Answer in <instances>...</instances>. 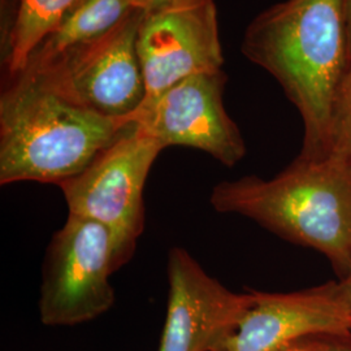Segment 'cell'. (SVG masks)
<instances>
[{
	"label": "cell",
	"mask_w": 351,
	"mask_h": 351,
	"mask_svg": "<svg viewBox=\"0 0 351 351\" xmlns=\"http://www.w3.org/2000/svg\"><path fill=\"white\" fill-rule=\"evenodd\" d=\"M217 213L249 217L295 245L322 252L339 278L351 265V162L298 158L271 180L256 176L216 185Z\"/></svg>",
	"instance_id": "7a4b0ae2"
},
{
	"label": "cell",
	"mask_w": 351,
	"mask_h": 351,
	"mask_svg": "<svg viewBox=\"0 0 351 351\" xmlns=\"http://www.w3.org/2000/svg\"><path fill=\"white\" fill-rule=\"evenodd\" d=\"M329 155L351 162V62L333 103L326 156Z\"/></svg>",
	"instance_id": "4fadbf2b"
},
{
	"label": "cell",
	"mask_w": 351,
	"mask_h": 351,
	"mask_svg": "<svg viewBox=\"0 0 351 351\" xmlns=\"http://www.w3.org/2000/svg\"><path fill=\"white\" fill-rule=\"evenodd\" d=\"M129 123L81 107L36 77L14 75L0 97V184L62 185Z\"/></svg>",
	"instance_id": "3957f363"
},
{
	"label": "cell",
	"mask_w": 351,
	"mask_h": 351,
	"mask_svg": "<svg viewBox=\"0 0 351 351\" xmlns=\"http://www.w3.org/2000/svg\"><path fill=\"white\" fill-rule=\"evenodd\" d=\"M163 149L130 121L81 173L59 185L69 215L110 228L132 256L145 226V184Z\"/></svg>",
	"instance_id": "8992f818"
},
{
	"label": "cell",
	"mask_w": 351,
	"mask_h": 351,
	"mask_svg": "<svg viewBox=\"0 0 351 351\" xmlns=\"http://www.w3.org/2000/svg\"><path fill=\"white\" fill-rule=\"evenodd\" d=\"M280 351H303L302 350L301 348H298L295 343H293V345H290L289 348H287V349H284V350H280Z\"/></svg>",
	"instance_id": "ac0fdd59"
},
{
	"label": "cell",
	"mask_w": 351,
	"mask_h": 351,
	"mask_svg": "<svg viewBox=\"0 0 351 351\" xmlns=\"http://www.w3.org/2000/svg\"><path fill=\"white\" fill-rule=\"evenodd\" d=\"M342 3H343V14H345L348 45H349V56H350L351 62V0H342Z\"/></svg>",
	"instance_id": "e0dca14e"
},
{
	"label": "cell",
	"mask_w": 351,
	"mask_h": 351,
	"mask_svg": "<svg viewBox=\"0 0 351 351\" xmlns=\"http://www.w3.org/2000/svg\"><path fill=\"white\" fill-rule=\"evenodd\" d=\"M129 259L110 228L68 215L46 254L39 298L42 323L77 326L107 313L114 302L111 275Z\"/></svg>",
	"instance_id": "277c9868"
},
{
	"label": "cell",
	"mask_w": 351,
	"mask_h": 351,
	"mask_svg": "<svg viewBox=\"0 0 351 351\" xmlns=\"http://www.w3.org/2000/svg\"><path fill=\"white\" fill-rule=\"evenodd\" d=\"M169 295L159 351H224L252 303L207 275L181 247L168 258Z\"/></svg>",
	"instance_id": "ba28073f"
},
{
	"label": "cell",
	"mask_w": 351,
	"mask_h": 351,
	"mask_svg": "<svg viewBox=\"0 0 351 351\" xmlns=\"http://www.w3.org/2000/svg\"><path fill=\"white\" fill-rule=\"evenodd\" d=\"M143 14L134 10L99 39L64 53L37 71L20 75L36 77L93 112L130 121L146 99L137 52Z\"/></svg>",
	"instance_id": "5b68a950"
},
{
	"label": "cell",
	"mask_w": 351,
	"mask_h": 351,
	"mask_svg": "<svg viewBox=\"0 0 351 351\" xmlns=\"http://www.w3.org/2000/svg\"><path fill=\"white\" fill-rule=\"evenodd\" d=\"M242 53L276 78L301 114L302 158L328 154L333 103L350 65L342 0H285L247 26Z\"/></svg>",
	"instance_id": "6da1fadb"
},
{
	"label": "cell",
	"mask_w": 351,
	"mask_h": 351,
	"mask_svg": "<svg viewBox=\"0 0 351 351\" xmlns=\"http://www.w3.org/2000/svg\"><path fill=\"white\" fill-rule=\"evenodd\" d=\"M303 351H351V332L320 335L295 342Z\"/></svg>",
	"instance_id": "9a60e30c"
},
{
	"label": "cell",
	"mask_w": 351,
	"mask_h": 351,
	"mask_svg": "<svg viewBox=\"0 0 351 351\" xmlns=\"http://www.w3.org/2000/svg\"><path fill=\"white\" fill-rule=\"evenodd\" d=\"M224 71L190 75L143 101L130 121L164 149L185 146L204 151L226 167L246 155V145L224 107Z\"/></svg>",
	"instance_id": "52a82bcc"
},
{
	"label": "cell",
	"mask_w": 351,
	"mask_h": 351,
	"mask_svg": "<svg viewBox=\"0 0 351 351\" xmlns=\"http://www.w3.org/2000/svg\"><path fill=\"white\" fill-rule=\"evenodd\" d=\"M80 0H20L10 32L8 73L11 78L25 69L38 45L50 34Z\"/></svg>",
	"instance_id": "7c38bea8"
},
{
	"label": "cell",
	"mask_w": 351,
	"mask_h": 351,
	"mask_svg": "<svg viewBox=\"0 0 351 351\" xmlns=\"http://www.w3.org/2000/svg\"><path fill=\"white\" fill-rule=\"evenodd\" d=\"M132 11L128 0H80L38 45L23 72L37 71L64 53L99 39Z\"/></svg>",
	"instance_id": "8fae6325"
},
{
	"label": "cell",
	"mask_w": 351,
	"mask_h": 351,
	"mask_svg": "<svg viewBox=\"0 0 351 351\" xmlns=\"http://www.w3.org/2000/svg\"><path fill=\"white\" fill-rule=\"evenodd\" d=\"M213 1V0H128L133 10H138L146 14L191 10Z\"/></svg>",
	"instance_id": "5bb4252c"
},
{
	"label": "cell",
	"mask_w": 351,
	"mask_h": 351,
	"mask_svg": "<svg viewBox=\"0 0 351 351\" xmlns=\"http://www.w3.org/2000/svg\"><path fill=\"white\" fill-rule=\"evenodd\" d=\"M337 284H339V294L351 313V265L346 275L339 278Z\"/></svg>",
	"instance_id": "2e32d148"
},
{
	"label": "cell",
	"mask_w": 351,
	"mask_h": 351,
	"mask_svg": "<svg viewBox=\"0 0 351 351\" xmlns=\"http://www.w3.org/2000/svg\"><path fill=\"white\" fill-rule=\"evenodd\" d=\"M137 52L146 85L145 101L190 75L221 71L224 56L215 1L184 11L145 13Z\"/></svg>",
	"instance_id": "9c48e42d"
},
{
	"label": "cell",
	"mask_w": 351,
	"mask_h": 351,
	"mask_svg": "<svg viewBox=\"0 0 351 351\" xmlns=\"http://www.w3.org/2000/svg\"><path fill=\"white\" fill-rule=\"evenodd\" d=\"M351 332L337 281L293 293L252 291V303L224 351H280L300 339Z\"/></svg>",
	"instance_id": "30bf717a"
}]
</instances>
